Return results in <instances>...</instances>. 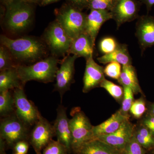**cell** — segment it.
<instances>
[{
    "label": "cell",
    "instance_id": "6da1fadb",
    "mask_svg": "<svg viewBox=\"0 0 154 154\" xmlns=\"http://www.w3.org/2000/svg\"><path fill=\"white\" fill-rule=\"evenodd\" d=\"M0 42L10 51L17 65L34 63L48 56L49 51L42 38L25 36L14 39L1 35Z\"/></svg>",
    "mask_w": 154,
    "mask_h": 154
},
{
    "label": "cell",
    "instance_id": "7a4b0ae2",
    "mask_svg": "<svg viewBox=\"0 0 154 154\" xmlns=\"http://www.w3.org/2000/svg\"><path fill=\"white\" fill-rule=\"evenodd\" d=\"M30 2L15 0L6 5L3 25L9 33L18 34L25 32L33 24L34 11Z\"/></svg>",
    "mask_w": 154,
    "mask_h": 154
},
{
    "label": "cell",
    "instance_id": "3957f363",
    "mask_svg": "<svg viewBox=\"0 0 154 154\" xmlns=\"http://www.w3.org/2000/svg\"><path fill=\"white\" fill-rule=\"evenodd\" d=\"M57 57L50 55L30 65H17L16 69L21 82L25 86L31 81L48 83L55 80L56 75L60 63Z\"/></svg>",
    "mask_w": 154,
    "mask_h": 154
},
{
    "label": "cell",
    "instance_id": "277c9868",
    "mask_svg": "<svg viewBox=\"0 0 154 154\" xmlns=\"http://www.w3.org/2000/svg\"><path fill=\"white\" fill-rule=\"evenodd\" d=\"M41 38L51 55L58 58L64 57L68 54L72 39L56 19L48 26Z\"/></svg>",
    "mask_w": 154,
    "mask_h": 154
},
{
    "label": "cell",
    "instance_id": "5b68a950",
    "mask_svg": "<svg viewBox=\"0 0 154 154\" xmlns=\"http://www.w3.org/2000/svg\"><path fill=\"white\" fill-rule=\"evenodd\" d=\"M56 20L67 34L73 39L85 32L87 15L67 3L56 11Z\"/></svg>",
    "mask_w": 154,
    "mask_h": 154
},
{
    "label": "cell",
    "instance_id": "8992f818",
    "mask_svg": "<svg viewBox=\"0 0 154 154\" xmlns=\"http://www.w3.org/2000/svg\"><path fill=\"white\" fill-rule=\"evenodd\" d=\"M30 128L13 113L1 119L0 139L8 146L14 147L19 141L29 140Z\"/></svg>",
    "mask_w": 154,
    "mask_h": 154
},
{
    "label": "cell",
    "instance_id": "52a82bcc",
    "mask_svg": "<svg viewBox=\"0 0 154 154\" xmlns=\"http://www.w3.org/2000/svg\"><path fill=\"white\" fill-rule=\"evenodd\" d=\"M70 114L72 118L69 123L72 138V151L75 152L84 144L93 140L92 130L94 126L80 107L72 108Z\"/></svg>",
    "mask_w": 154,
    "mask_h": 154
},
{
    "label": "cell",
    "instance_id": "ba28073f",
    "mask_svg": "<svg viewBox=\"0 0 154 154\" xmlns=\"http://www.w3.org/2000/svg\"><path fill=\"white\" fill-rule=\"evenodd\" d=\"M13 91L15 114L28 126H33L41 116L40 112L33 102L28 100L24 88H17Z\"/></svg>",
    "mask_w": 154,
    "mask_h": 154
},
{
    "label": "cell",
    "instance_id": "9c48e42d",
    "mask_svg": "<svg viewBox=\"0 0 154 154\" xmlns=\"http://www.w3.org/2000/svg\"><path fill=\"white\" fill-rule=\"evenodd\" d=\"M78 57L68 54L60 62V66L56 75V82L54 92H58L62 101L64 94L70 89L71 86L74 83L75 63Z\"/></svg>",
    "mask_w": 154,
    "mask_h": 154
},
{
    "label": "cell",
    "instance_id": "30bf717a",
    "mask_svg": "<svg viewBox=\"0 0 154 154\" xmlns=\"http://www.w3.org/2000/svg\"><path fill=\"white\" fill-rule=\"evenodd\" d=\"M54 136L53 126L41 115L30 131L29 143L36 154H42V150Z\"/></svg>",
    "mask_w": 154,
    "mask_h": 154
},
{
    "label": "cell",
    "instance_id": "8fae6325",
    "mask_svg": "<svg viewBox=\"0 0 154 154\" xmlns=\"http://www.w3.org/2000/svg\"><path fill=\"white\" fill-rule=\"evenodd\" d=\"M138 3L136 0H116L110 12L119 28L122 24L138 17Z\"/></svg>",
    "mask_w": 154,
    "mask_h": 154
},
{
    "label": "cell",
    "instance_id": "7c38bea8",
    "mask_svg": "<svg viewBox=\"0 0 154 154\" xmlns=\"http://www.w3.org/2000/svg\"><path fill=\"white\" fill-rule=\"evenodd\" d=\"M66 111V107L63 105L58 107L56 119L53 126L57 140L66 147L70 153L72 152V138Z\"/></svg>",
    "mask_w": 154,
    "mask_h": 154
},
{
    "label": "cell",
    "instance_id": "4fadbf2b",
    "mask_svg": "<svg viewBox=\"0 0 154 154\" xmlns=\"http://www.w3.org/2000/svg\"><path fill=\"white\" fill-rule=\"evenodd\" d=\"M135 127L127 119L115 132L96 138L122 152L134 134Z\"/></svg>",
    "mask_w": 154,
    "mask_h": 154
},
{
    "label": "cell",
    "instance_id": "5bb4252c",
    "mask_svg": "<svg viewBox=\"0 0 154 154\" xmlns=\"http://www.w3.org/2000/svg\"><path fill=\"white\" fill-rule=\"evenodd\" d=\"M85 70L83 78V92L88 93L94 88L100 87L105 79L104 68L99 65L93 57L86 60Z\"/></svg>",
    "mask_w": 154,
    "mask_h": 154
},
{
    "label": "cell",
    "instance_id": "9a60e30c",
    "mask_svg": "<svg viewBox=\"0 0 154 154\" xmlns=\"http://www.w3.org/2000/svg\"><path fill=\"white\" fill-rule=\"evenodd\" d=\"M136 36L141 49L154 45V17L142 16L139 17L136 25Z\"/></svg>",
    "mask_w": 154,
    "mask_h": 154
},
{
    "label": "cell",
    "instance_id": "2e32d148",
    "mask_svg": "<svg viewBox=\"0 0 154 154\" xmlns=\"http://www.w3.org/2000/svg\"><path fill=\"white\" fill-rule=\"evenodd\" d=\"M112 19L110 11L91 10L86 18L85 32L91 37L94 44L100 28L104 23Z\"/></svg>",
    "mask_w": 154,
    "mask_h": 154
},
{
    "label": "cell",
    "instance_id": "e0dca14e",
    "mask_svg": "<svg viewBox=\"0 0 154 154\" xmlns=\"http://www.w3.org/2000/svg\"><path fill=\"white\" fill-rule=\"evenodd\" d=\"M127 119H129V116L124 115L120 110H117L106 121L99 125L93 126L92 130L93 140L101 136L110 134L115 132Z\"/></svg>",
    "mask_w": 154,
    "mask_h": 154
},
{
    "label": "cell",
    "instance_id": "ac0fdd59",
    "mask_svg": "<svg viewBox=\"0 0 154 154\" xmlns=\"http://www.w3.org/2000/svg\"><path fill=\"white\" fill-rule=\"evenodd\" d=\"M94 44L90 36L85 32L81 33L72 41L68 54L83 57L85 59L93 57Z\"/></svg>",
    "mask_w": 154,
    "mask_h": 154
},
{
    "label": "cell",
    "instance_id": "d6986e66",
    "mask_svg": "<svg viewBox=\"0 0 154 154\" xmlns=\"http://www.w3.org/2000/svg\"><path fill=\"white\" fill-rule=\"evenodd\" d=\"M77 154H122V152L106 143L94 139L86 143L75 152Z\"/></svg>",
    "mask_w": 154,
    "mask_h": 154
},
{
    "label": "cell",
    "instance_id": "ffe728a7",
    "mask_svg": "<svg viewBox=\"0 0 154 154\" xmlns=\"http://www.w3.org/2000/svg\"><path fill=\"white\" fill-rule=\"evenodd\" d=\"M100 63L106 64L112 62H116L122 66L132 64L131 57L126 45L119 44L112 52L104 54L97 58Z\"/></svg>",
    "mask_w": 154,
    "mask_h": 154
},
{
    "label": "cell",
    "instance_id": "44dd1931",
    "mask_svg": "<svg viewBox=\"0 0 154 154\" xmlns=\"http://www.w3.org/2000/svg\"><path fill=\"white\" fill-rule=\"evenodd\" d=\"M16 67L1 71L0 72V92L24 88Z\"/></svg>",
    "mask_w": 154,
    "mask_h": 154
},
{
    "label": "cell",
    "instance_id": "7402d4cb",
    "mask_svg": "<svg viewBox=\"0 0 154 154\" xmlns=\"http://www.w3.org/2000/svg\"><path fill=\"white\" fill-rule=\"evenodd\" d=\"M118 81L122 86H127L131 88L134 94H142L136 71L132 64L122 66L121 75Z\"/></svg>",
    "mask_w": 154,
    "mask_h": 154
},
{
    "label": "cell",
    "instance_id": "603a6c76",
    "mask_svg": "<svg viewBox=\"0 0 154 154\" xmlns=\"http://www.w3.org/2000/svg\"><path fill=\"white\" fill-rule=\"evenodd\" d=\"M11 91L0 92V116L2 118L15 113V101Z\"/></svg>",
    "mask_w": 154,
    "mask_h": 154
},
{
    "label": "cell",
    "instance_id": "cb8c5ba5",
    "mask_svg": "<svg viewBox=\"0 0 154 154\" xmlns=\"http://www.w3.org/2000/svg\"><path fill=\"white\" fill-rule=\"evenodd\" d=\"M100 87L105 89L117 102H122L124 95L123 87L119 86L106 79L103 80Z\"/></svg>",
    "mask_w": 154,
    "mask_h": 154
},
{
    "label": "cell",
    "instance_id": "d4e9b609",
    "mask_svg": "<svg viewBox=\"0 0 154 154\" xmlns=\"http://www.w3.org/2000/svg\"><path fill=\"white\" fill-rule=\"evenodd\" d=\"M11 52L5 46L0 47V71L12 68L17 66Z\"/></svg>",
    "mask_w": 154,
    "mask_h": 154
},
{
    "label": "cell",
    "instance_id": "484cf974",
    "mask_svg": "<svg viewBox=\"0 0 154 154\" xmlns=\"http://www.w3.org/2000/svg\"><path fill=\"white\" fill-rule=\"evenodd\" d=\"M124 89V95L122 102V107L119 109L124 115L129 116V112L131 107L134 101V93L131 88L127 86H122Z\"/></svg>",
    "mask_w": 154,
    "mask_h": 154
},
{
    "label": "cell",
    "instance_id": "4316f807",
    "mask_svg": "<svg viewBox=\"0 0 154 154\" xmlns=\"http://www.w3.org/2000/svg\"><path fill=\"white\" fill-rule=\"evenodd\" d=\"M147 108L146 107V102L143 97L134 100L133 103L129 112L136 119L140 118L143 116Z\"/></svg>",
    "mask_w": 154,
    "mask_h": 154
},
{
    "label": "cell",
    "instance_id": "83f0119b",
    "mask_svg": "<svg viewBox=\"0 0 154 154\" xmlns=\"http://www.w3.org/2000/svg\"><path fill=\"white\" fill-rule=\"evenodd\" d=\"M66 147L59 141L52 140L43 150L42 154H68Z\"/></svg>",
    "mask_w": 154,
    "mask_h": 154
},
{
    "label": "cell",
    "instance_id": "f1b7e54d",
    "mask_svg": "<svg viewBox=\"0 0 154 154\" xmlns=\"http://www.w3.org/2000/svg\"><path fill=\"white\" fill-rule=\"evenodd\" d=\"M116 0H90L88 8L90 10L110 11Z\"/></svg>",
    "mask_w": 154,
    "mask_h": 154
},
{
    "label": "cell",
    "instance_id": "f546056e",
    "mask_svg": "<svg viewBox=\"0 0 154 154\" xmlns=\"http://www.w3.org/2000/svg\"><path fill=\"white\" fill-rule=\"evenodd\" d=\"M145 149L138 142L134 134L125 146L122 154H145Z\"/></svg>",
    "mask_w": 154,
    "mask_h": 154
},
{
    "label": "cell",
    "instance_id": "4dcf8cb0",
    "mask_svg": "<svg viewBox=\"0 0 154 154\" xmlns=\"http://www.w3.org/2000/svg\"><path fill=\"white\" fill-rule=\"evenodd\" d=\"M116 39L112 37H106L101 39L99 44V49L103 54L112 52L118 46Z\"/></svg>",
    "mask_w": 154,
    "mask_h": 154
},
{
    "label": "cell",
    "instance_id": "1f68e13d",
    "mask_svg": "<svg viewBox=\"0 0 154 154\" xmlns=\"http://www.w3.org/2000/svg\"><path fill=\"white\" fill-rule=\"evenodd\" d=\"M121 64L116 62L107 63L104 68L105 75L114 79L118 80L122 72Z\"/></svg>",
    "mask_w": 154,
    "mask_h": 154
},
{
    "label": "cell",
    "instance_id": "d6a6232c",
    "mask_svg": "<svg viewBox=\"0 0 154 154\" xmlns=\"http://www.w3.org/2000/svg\"><path fill=\"white\" fill-rule=\"evenodd\" d=\"M134 135L138 142L143 148L150 149L154 147V138L150 139L145 137L136 132L135 131Z\"/></svg>",
    "mask_w": 154,
    "mask_h": 154
},
{
    "label": "cell",
    "instance_id": "836d02e7",
    "mask_svg": "<svg viewBox=\"0 0 154 154\" xmlns=\"http://www.w3.org/2000/svg\"><path fill=\"white\" fill-rule=\"evenodd\" d=\"M29 147V144L28 141L23 140L17 143L13 148L15 152L26 154L28 152Z\"/></svg>",
    "mask_w": 154,
    "mask_h": 154
},
{
    "label": "cell",
    "instance_id": "e575fe53",
    "mask_svg": "<svg viewBox=\"0 0 154 154\" xmlns=\"http://www.w3.org/2000/svg\"><path fill=\"white\" fill-rule=\"evenodd\" d=\"M141 125L146 128L154 137V116L148 114L143 119Z\"/></svg>",
    "mask_w": 154,
    "mask_h": 154
},
{
    "label": "cell",
    "instance_id": "d590c367",
    "mask_svg": "<svg viewBox=\"0 0 154 154\" xmlns=\"http://www.w3.org/2000/svg\"><path fill=\"white\" fill-rule=\"evenodd\" d=\"M67 1L68 4L81 11L88 8L90 2V0H67Z\"/></svg>",
    "mask_w": 154,
    "mask_h": 154
},
{
    "label": "cell",
    "instance_id": "8d00e7d4",
    "mask_svg": "<svg viewBox=\"0 0 154 154\" xmlns=\"http://www.w3.org/2000/svg\"><path fill=\"white\" fill-rule=\"evenodd\" d=\"M141 1L145 5L147 10L148 11H150L152 7L154 5V0H141Z\"/></svg>",
    "mask_w": 154,
    "mask_h": 154
},
{
    "label": "cell",
    "instance_id": "74e56055",
    "mask_svg": "<svg viewBox=\"0 0 154 154\" xmlns=\"http://www.w3.org/2000/svg\"><path fill=\"white\" fill-rule=\"evenodd\" d=\"M59 1L60 0H41L40 3H41L42 5L45 6Z\"/></svg>",
    "mask_w": 154,
    "mask_h": 154
},
{
    "label": "cell",
    "instance_id": "f35d334b",
    "mask_svg": "<svg viewBox=\"0 0 154 154\" xmlns=\"http://www.w3.org/2000/svg\"><path fill=\"white\" fill-rule=\"evenodd\" d=\"M25 1L30 3H37L38 2H41V0H25Z\"/></svg>",
    "mask_w": 154,
    "mask_h": 154
},
{
    "label": "cell",
    "instance_id": "ab89813d",
    "mask_svg": "<svg viewBox=\"0 0 154 154\" xmlns=\"http://www.w3.org/2000/svg\"><path fill=\"white\" fill-rule=\"evenodd\" d=\"M3 2L5 3V5H7V4H8V3L11 2H13V1H15V0H2Z\"/></svg>",
    "mask_w": 154,
    "mask_h": 154
},
{
    "label": "cell",
    "instance_id": "60d3db41",
    "mask_svg": "<svg viewBox=\"0 0 154 154\" xmlns=\"http://www.w3.org/2000/svg\"><path fill=\"white\" fill-rule=\"evenodd\" d=\"M14 154H22L21 153H19L15 152V153Z\"/></svg>",
    "mask_w": 154,
    "mask_h": 154
},
{
    "label": "cell",
    "instance_id": "b9f144b4",
    "mask_svg": "<svg viewBox=\"0 0 154 154\" xmlns=\"http://www.w3.org/2000/svg\"><path fill=\"white\" fill-rule=\"evenodd\" d=\"M153 154H154V151H153Z\"/></svg>",
    "mask_w": 154,
    "mask_h": 154
}]
</instances>
